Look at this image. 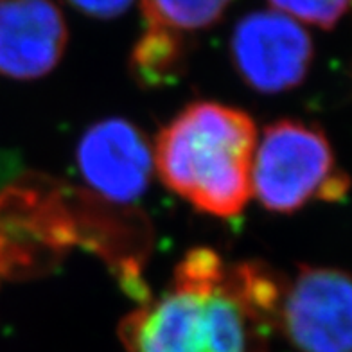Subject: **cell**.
Segmentation results:
<instances>
[{"instance_id":"5","label":"cell","mask_w":352,"mask_h":352,"mask_svg":"<svg viewBox=\"0 0 352 352\" xmlns=\"http://www.w3.org/2000/svg\"><path fill=\"white\" fill-rule=\"evenodd\" d=\"M230 56L239 78L259 94L300 87L315 60V43L297 20L275 10L254 11L236 23Z\"/></svg>"},{"instance_id":"6","label":"cell","mask_w":352,"mask_h":352,"mask_svg":"<svg viewBox=\"0 0 352 352\" xmlns=\"http://www.w3.org/2000/svg\"><path fill=\"white\" fill-rule=\"evenodd\" d=\"M76 160L94 195L117 207L142 198L155 171L151 142L139 126L121 117L90 126L79 139Z\"/></svg>"},{"instance_id":"4","label":"cell","mask_w":352,"mask_h":352,"mask_svg":"<svg viewBox=\"0 0 352 352\" xmlns=\"http://www.w3.org/2000/svg\"><path fill=\"white\" fill-rule=\"evenodd\" d=\"M351 300L343 270L300 264L284 284L277 331L298 352H351Z\"/></svg>"},{"instance_id":"12","label":"cell","mask_w":352,"mask_h":352,"mask_svg":"<svg viewBox=\"0 0 352 352\" xmlns=\"http://www.w3.org/2000/svg\"><path fill=\"white\" fill-rule=\"evenodd\" d=\"M6 280V272H4V266H2V261H0V283Z\"/></svg>"},{"instance_id":"9","label":"cell","mask_w":352,"mask_h":352,"mask_svg":"<svg viewBox=\"0 0 352 352\" xmlns=\"http://www.w3.org/2000/svg\"><path fill=\"white\" fill-rule=\"evenodd\" d=\"M232 0H140L148 25L190 33L219 22Z\"/></svg>"},{"instance_id":"8","label":"cell","mask_w":352,"mask_h":352,"mask_svg":"<svg viewBox=\"0 0 352 352\" xmlns=\"http://www.w3.org/2000/svg\"><path fill=\"white\" fill-rule=\"evenodd\" d=\"M186 65L187 40L171 29L148 25L131 51V74L146 88L175 83L184 74Z\"/></svg>"},{"instance_id":"11","label":"cell","mask_w":352,"mask_h":352,"mask_svg":"<svg viewBox=\"0 0 352 352\" xmlns=\"http://www.w3.org/2000/svg\"><path fill=\"white\" fill-rule=\"evenodd\" d=\"M76 10L87 16L99 20H111L130 10L135 0H67Z\"/></svg>"},{"instance_id":"10","label":"cell","mask_w":352,"mask_h":352,"mask_svg":"<svg viewBox=\"0 0 352 352\" xmlns=\"http://www.w3.org/2000/svg\"><path fill=\"white\" fill-rule=\"evenodd\" d=\"M268 2L278 13L320 29H333L351 6V0H268Z\"/></svg>"},{"instance_id":"2","label":"cell","mask_w":352,"mask_h":352,"mask_svg":"<svg viewBox=\"0 0 352 352\" xmlns=\"http://www.w3.org/2000/svg\"><path fill=\"white\" fill-rule=\"evenodd\" d=\"M257 139L246 111L216 101L190 102L158 131L155 171L199 212L236 218L252 196Z\"/></svg>"},{"instance_id":"1","label":"cell","mask_w":352,"mask_h":352,"mask_svg":"<svg viewBox=\"0 0 352 352\" xmlns=\"http://www.w3.org/2000/svg\"><path fill=\"white\" fill-rule=\"evenodd\" d=\"M286 278L257 261L192 248L171 284L122 318L128 352H268Z\"/></svg>"},{"instance_id":"7","label":"cell","mask_w":352,"mask_h":352,"mask_svg":"<svg viewBox=\"0 0 352 352\" xmlns=\"http://www.w3.org/2000/svg\"><path fill=\"white\" fill-rule=\"evenodd\" d=\"M69 43L54 0H0V76L34 81L60 65Z\"/></svg>"},{"instance_id":"3","label":"cell","mask_w":352,"mask_h":352,"mask_svg":"<svg viewBox=\"0 0 352 352\" xmlns=\"http://www.w3.org/2000/svg\"><path fill=\"white\" fill-rule=\"evenodd\" d=\"M347 192L349 176L320 126L280 119L264 128L252 162V195L264 209L293 214L315 199L336 204Z\"/></svg>"}]
</instances>
